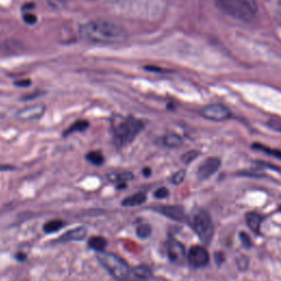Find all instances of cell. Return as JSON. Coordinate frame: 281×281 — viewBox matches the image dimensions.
Masks as SVG:
<instances>
[{
	"instance_id": "obj_26",
	"label": "cell",
	"mask_w": 281,
	"mask_h": 281,
	"mask_svg": "<svg viewBox=\"0 0 281 281\" xmlns=\"http://www.w3.org/2000/svg\"><path fill=\"white\" fill-rule=\"evenodd\" d=\"M22 18H24V21L26 22L27 25H35L36 21H38V18H36L35 14L31 13V12H26L24 16H22Z\"/></svg>"
},
{
	"instance_id": "obj_12",
	"label": "cell",
	"mask_w": 281,
	"mask_h": 281,
	"mask_svg": "<svg viewBox=\"0 0 281 281\" xmlns=\"http://www.w3.org/2000/svg\"><path fill=\"white\" fill-rule=\"evenodd\" d=\"M86 235H87L86 227L79 226L76 228H73V230L68 231L67 233H65L56 242L64 243V242H72V241H83L86 238Z\"/></svg>"
},
{
	"instance_id": "obj_6",
	"label": "cell",
	"mask_w": 281,
	"mask_h": 281,
	"mask_svg": "<svg viewBox=\"0 0 281 281\" xmlns=\"http://www.w3.org/2000/svg\"><path fill=\"white\" fill-rule=\"evenodd\" d=\"M187 261L191 268L199 269L203 268L210 262V255L204 246L195 245L192 246L187 255Z\"/></svg>"
},
{
	"instance_id": "obj_9",
	"label": "cell",
	"mask_w": 281,
	"mask_h": 281,
	"mask_svg": "<svg viewBox=\"0 0 281 281\" xmlns=\"http://www.w3.org/2000/svg\"><path fill=\"white\" fill-rule=\"evenodd\" d=\"M221 166V159L218 157H208L198 167L197 177L199 180H205L216 174Z\"/></svg>"
},
{
	"instance_id": "obj_4",
	"label": "cell",
	"mask_w": 281,
	"mask_h": 281,
	"mask_svg": "<svg viewBox=\"0 0 281 281\" xmlns=\"http://www.w3.org/2000/svg\"><path fill=\"white\" fill-rule=\"evenodd\" d=\"M189 224L202 244L209 245L214 234V227L210 214L205 210H197L189 218Z\"/></svg>"
},
{
	"instance_id": "obj_19",
	"label": "cell",
	"mask_w": 281,
	"mask_h": 281,
	"mask_svg": "<svg viewBox=\"0 0 281 281\" xmlns=\"http://www.w3.org/2000/svg\"><path fill=\"white\" fill-rule=\"evenodd\" d=\"M162 143H164L165 146L167 147H179L182 144V138L178 134H167L164 137H162Z\"/></svg>"
},
{
	"instance_id": "obj_32",
	"label": "cell",
	"mask_w": 281,
	"mask_h": 281,
	"mask_svg": "<svg viewBox=\"0 0 281 281\" xmlns=\"http://www.w3.org/2000/svg\"><path fill=\"white\" fill-rule=\"evenodd\" d=\"M143 175L145 177H150L152 175V169L150 167H145L143 168Z\"/></svg>"
},
{
	"instance_id": "obj_24",
	"label": "cell",
	"mask_w": 281,
	"mask_h": 281,
	"mask_svg": "<svg viewBox=\"0 0 281 281\" xmlns=\"http://www.w3.org/2000/svg\"><path fill=\"white\" fill-rule=\"evenodd\" d=\"M236 265H238V267L240 270L244 271L246 270L248 268V265H249V260L248 257L246 256H240L236 258Z\"/></svg>"
},
{
	"instance_id": "obj_7",
	"label": "cell",
	"mask_w": 281,
	"mask_h": 281,
	"mask_svg": "<svg viewBox=\"0 0 281 281\" xmlns=\"http://www.w3.org/2000/svg\"><path fill=\"white\" fill-rule=\"evenodd\" d=\"M201 115L204 119H208L211 121H225L231 118V111L224 105L221 103H213V105L205 106L200 111Z\"/></svg>"
},
{
	"instance_id": "obj_3",
	"label": "cell",
	"mask_w": 281,
	"mask_h": 281,
	"mask_svg": "<svg viewBox=\"0 0 281 281\" xmlns=\"http://www.w3.org/2000/svg\"><path fill=\"white\" fill-rule=\"evenodd\" d=\"M218 8L236 20L249 22L258 12L256 0H216Z\"/></svg>"
},
{
	"instance_id": "obj_35",
	"label": "cell",
	"mask_w": 281,
	"mask_h": 281,
	"mask_svg": "<svg viewBox=\"0 0 281 281\" xmlns=\"http://www.w3.org/2000/svg\"><path fill=\"white\" fill-rule=\"evenodd\" d=\"M278 19H280V21H281V5L278 8Z\"/></svg>"
},
{
	"instance_id": "obj_31",
	"label": "cell",
	"mask_w": 281,
	"mask_h": 281,
	"mask_svg": "<svg viewBox=\"0 0 281 281\" xmlns=\"http://www.w3.org/2000/svg\"><path fill=\"white\" fill-rule=\"evenodd\" d=\"M16 258L19 261V262H25L27 260V255L24 254V253H18L16 255Z\"/></svg>"
},
{
	"instance_id": "obj_28",
	"label": "cell",
	"mask_w": 281,
	"mask_h": 281,
	"mask_svg": "<svg viewBox=\"0 0 281 281\" xmlns=\"http://www.w3.org/2000/svg\"><path fill=\"white\" fill-rule=\"evenodd\" d=\"M214 261H216V264L218 266H222V264L225 262V255L223 251L221 250L216 251V253H214Z\"/></svg>"
},
{
	"instance_id": "obj_17",
	"label": "cell",
	"mask_w": 281,
	"mask_h": 281,
	"mask_svg": "<svg viewBox=\"0 0 281 281\" xmlns=\"http://www.w3.org/2000/svg\"><path fill=\"white\" fill-rule=\"evenodd\" d=\"M251 149L256 150V151L264 152V154H267V155H269V156L281 159V151L280 150L271 149V147H268V146H266V145L261 144V143H253V144H251Z\"/></svg>"
},
{
	"instance_id": "obj_21",
	"label": "cell",
	"mask_w": 281,
	"mask_h": 281,
	"mask_svg": "<svg viewBox=\"0 0 281 281\" xmlns=\"http://www.w3.org/2000/svg\"><path fill=\"white\" fill-rule=\"evenodd\" d=\"M152 234V226L147 223H140L136 226V235L139 239H147Z\"/></svg>"
},
{
	"instance_id": "obj_18",
	"label": "cell",
	"mask_w": 281,
	"mask_h": 281,
	"mask_svg": "<svg viewBox=\"0 0 281 281\" xmlns=\"http://www.w3.org/2000/svg\"><path fill=\"white\" fill-rule=\"evenodd\" d=\"M64 225L65 223L62 220H51L43 225V231L46 234H52L60 231L61 228L64 227Z\"/></svg>"
},
{
	"instance_id": "obj_16",
	"label": "cell",
	"mask_w": 281,
	"mask_h": 281,
	"mask_svg": "<svg viewBox=\"0 0 281 281\" xmlns=\"http://www.w3.org/2000/svg\"><path fill=\"white\" fill-rule=\"evenodd\" d=\"M107 245L108 242L105 238H102V236H92V238H90L89 241H88V246L91 249L98 251V253L105 250Z\"/></svg>"
},
{
	"instance_id": "obj_15",
	"label": "cell",
	"mask_w": 281,
	"mask_h": 281,
	"mask_svg": "<svg viewBox=\"0 0 281 281\" xmlns=\"http://www.w3.org/2000/svg\"><path fill=\"white\" fill-rule=\"evenodd\" d=\"M88 128H89V122L86 121V120H78V121H76L75 123H73L67 130L64 131L63 136H64V137H67V136L74 134V133L84 132V131H86Z\"/></svg>"
},
{
	"instance_id": "obj_10",
	"label": "cell",
	"mask_w": 281,
	"mask_h": 281,
	"mask_svg": "<svg viewBox=\"0 0 281 281\" xmlns=\"http://www.w3.org/2000/svg\"><path fill=\"white\" fill-rule=\"evenodd\" d=\"M46 111V107L40 103V105H33L20 109L17 112V118L21 121H34L39 120L44 115Z\"/></svg>"
},
{
	"instance_id": "obj_23",
	"label": "cell",
	"mask_w": 281,
	"mask_h": 281,
	"mask_svg": "<svg viewBox=\"0 0 281 281\" xmlns=\"http://www.w3.org/2000/svg\"><path fill=\"white\" fill-rule=\"evenodd\" d=\"M240 240L242 242V245L245 247L246 249H249L253 247V242H251V239H250V236L245 233V232H240Z\"/></svg>"
},
{
	"instance_id": "obj_8",
	"label": "cell",
	"mask_w": 281,
	"mask_h": 281,
	"mask_svg": "<svg viewBox=\"0 0 281 281\" xmlns=\"http://www.w3.org/2000/svg\"><path fill=\"white\" fill-rule=\"evenodd\" d=\"M167 256L172 263L180 265L186 260V248L179 241L171 239L167 243Z\"/></svg>"
},
{
	"instance_id": "obj_2",
	"label": "cell",
	"mask_w": 281,
	"mask_h": 281,
	"mask_svg": "<svg viewBox=\"0 0 281 281\" xmlns=\"http://www.w3.org/2000/svg\"><path fill=\"white\" fill-rule=\"evenodd\" d=\"M145 128L143 120L134 116L119 118L113 123V137L114 142L119 147H124L131 144L137 135Z\"/></svg>"
},
{
	"instance_id": "obj_30",
	"label": "cell",
	"mask_w": 281,
	"mask_h": 281,
	"mask_svg": "<svg viewBox=\"0 0 281 281\" xmlns=\"http://www.w3.org/2000/svg\"><path fill=\"white\" fill-rule=\"evenodd\" d=\"M32 84V81L30 79H22V80H18L14 83L17 87H28Z\"/></svg>"
},
{
	"instance_id": "obj_34",
	"label": "cell",
	"mask_w": 281,
	"mask_h": 281,
	"mask_svg": "<svg viewBox=\"0 0 281 281\" xmlns=\"http://www.w3.org/2000/svg\"><path fill=\"white\" fill-rule=\"evenodd\" d=\"M119 281H135L134 279H133L130 275H128L127 277H125V278H123V279H121V280H119Z\"/></svg>"
},
{
	"instance_id": "obj_27",
	"label": "cell",
	"mask_w": 281,
	"mask_h": 281,
	"mask_svg": "<svg viewBox=\"0 0 281 281\" xmlns=\"http://www.w3.org/2000/svg\"><path fill=\"white\" fill-rule=\"evenodd\" d=\"M168 196H169V190L165 187L158 188L156 191L154 192V197L156 199H165Z\"/></svg>"
},
{
	"instance_id": "obj_33",
	"label": "cell",
	"mask_w": 281,
	"mask_h": 281,
	"mask_svg": "<svg viewBox=\"0 0 281 281\" xmlns=\"http://www.w3.org/2000/svg\"><path fill=\"white\" fill-rule=\"evenodd\" d=\"M239 175H241V176H249L250 174H249V173H247V172H245V173H240ZM251 176H255V177H258V176H260V175H257L256 173H253V174H251Z\"/></svg>"
},
{
	"instance_id": "obj_5",
	"label": "cell",
	"mask_w": 281,
	"mask_h": 281,
	"mask_svg": "<svg viewBox=\"0 0 281 281\" xmlns=\"http://www.w3.org/2000/svg\"><path fill=\"white\" fill-rule=\"evenodd\" d=\"M97 258L102 267L115 279L121 280L129 275V272L131 270L129 267V264L120 256H118L113 253H106V251L103 250L97 255Z\"/></svg>"
},
{
	"instance_id": "obj_1",
	"label": "cell",
	"mask_w": 281,
	"mask_h": 281,
	"mask_svg": "<svg viewBox=\"0 0 281 281\" xmlns=\"http://www.w3.org/2000/svg\"><path fill=\"white\" fill-rule=\"evenodd\" d=\"M80 35L84 40L97 44H116L128 38V31L112 21L96 19L81 26Z\"/></svg>"
},
{
	"instance_id": "obj_11",
	"label": "cell",
	"mask_w": 281,
	"mask_h": 281,
	"mask_svg": "<svg viewBox=\"0 0 281 281\" xmlns=\"http://www.w3.org/2000/svg\"><path fill=\"white\" fill-rule=\"evenodd\" d=\"M155 211L176 222H184L187 220L186 212L181 205H158L155 208Z\"/></svg>"
},
{
	"instance_id": "obj_14",
	"label": "cell",
	"mask_w": 281,
	"mask_h": 281,
	"mask_svg": "<svg viewBox=\"0 0 281 281\" xmlns=\"http://www.w3.org/2000/svg\"><path fill=\"white\" fill-rule=\"evenodd\" d=\"M146 195L144 192H136V194L129 196L128 198H125L122 201L123 206H136L140 205L146 202Z\"/></svg>"
},
{
	"instance_id": "obj_22",
	"label": "cell",
	"mask_w": 281,
	"mask_h": 281,
	"mask_svg": "<svg viewBox=\"0 0 281 281\" xmlns=\"http://www.w3.org/2000/svg\"><path fill=\"white\" fill-rule=\"evenodd\" d=\"M199 155H200V152L199 151H188L184 153L181 156V160L184 162V164H190L191 161H194Z\"/></svg>"
},
{
	"instance_id": "obj_29",
	"label": "cell",
	"mask_w": 281,
	"mask_h": 281,
	"mask_svg": "<svg viewBox=\"0 0 281 281\" xmlns=\"http://www.w3.org/2000/svg\"><path fill=\"white\" fill-rule=\"evenodd\" d=\"M267 124L270 129L281 132V119H271Z\"/></svg>"
},
{
	"instance_id": "obj_25",
	"label": "cell",
	"mask_w": 281,
	"mask_h": 281,
	"mask_svg": "<svg viewBox=\"0 0 281 281\" xmlns=\"http://www.w3.org/2000/svg\"><path fill=\"white\" fill-rule=\"evenodd\" d=\"M184 177H186V171H183V169H181V171L177 172L176 174L173 175L172 182L174 184H180L184 180Z\"/></svg>"
},
{
	"instance_id": "obj_13",
	"label": "cell",
	"mask_w": 281,
	"mask_h": 281,
	"mask_svg": "<svg viewBox=\"0 0 281 281\" xmlns=\"http://www.w3.org/2000/svg\"><path fill=\"white\" fill-rule=\"evenodd\" d=\"M245 220L247 222L248 227L251 231L256 234L261 233V227H262V223L264 221V217L262 216V214L257 213V212H248V213H246Z\"/></svg>"
},
{
	"instance_id": "obj_20",
	"label": "cell",
	"mask_w": 281,
	"mask_h": 281,
	"mask_svg": "<svg viewBox=\"0 0 281 281\" xmlns=\"http://www.w3.org/2000/svg\"><path fill=\"white\" fill-rule=\"evenodd\" d=\"M86 159L95 166H101L103 164V161H105V157H103L102 153L97 152V151H92V152L87 153Z\"/></svg>"
}]
</instances>
